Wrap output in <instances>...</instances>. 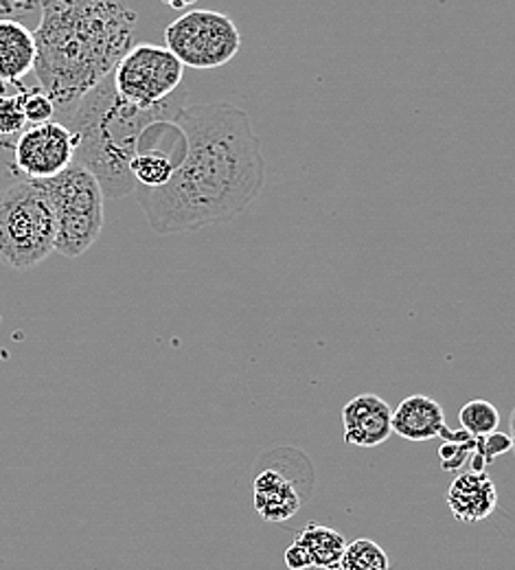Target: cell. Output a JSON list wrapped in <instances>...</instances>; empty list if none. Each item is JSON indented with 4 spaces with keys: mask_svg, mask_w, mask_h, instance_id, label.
Instances as JSON below:
<instances>
[{
    "mask_svg": "<svg viewBox=\"0 0 515 570\" xmlns=\"http://www.w3.org/2000/svg\"><path fill=\"white\" fill-rule=\"evenodd\" d=\"M185 151L165 187H137L135 198L158 235L196 233L244 214L266 187V156L246 110L185 104L174 119Z\"/></svg>",
    "mask_w": 515,
    "mask_h": 570,
    "instance_id": "1",
    "label": "cell"
},
{
    "mask_svg": "<svg viewBox=\"0 0 515 570\" xmlns=\"http://www.w3.org/2000/svg\"><path fill=\"white\" fill-rule=\"evenodd\" d=\"M137 11L128 0H40L36 77L56 108L73 112L137 45Z\"/></svg>",
    "mask_w": 515,
    "mask_h": 570,
    "instance_id": "2",
    "label": "cell"
},
{
    "mask_svg": "<svg viewBox=\"0 0 515 570\" xmlns=\"http://www.w3.org/2000/svg\"><path fill=\"white\" fill-rule=\"evenodd\" d=\"M185 104L187 92H174L153 108H139L117 92L112 75L106 77L81 97L69 115L75 165L99 180L106 198L135 196L139 185L132 176V160L139 142L153 124L174 121Z\"/></svg>",
    "mask_w": 515,
    "mask_h": 570,
    "instance_id": "3",
    "label": "cell"
},
{
    "mask_svg": "<svg viewBox=\"0 0 515 570\" xmlns=\"http://www.w3.org/2000/svg\"><path fill=\"white\" fill-rule=\"evenodd\" d=\"M58 219L44 180H20L0 191V262L29 271L56 250Z\"/></svg>",
    "mask_w": 515,
    "mask_h": 570,
    "instance_id": "4",
    "label": "cell"
},
{
    "mask_svg": "<svg viewBox=\"0 0 515 570\" xmlns=\"http://www.w3.org/2000/svg\"><path fill=\"white\" fill-rule=\"evenodd\" d=\"M44 183L58 219L56 253L77 259L90 250L101 235L106 205L103 189L88 169L75 163L67 171Z\"/></svg>",
    "mask_w": 515,
    "mask_h": 570,
    "instance_id": "5",
    "label": "cell"
},
{
    "mask_svg": "<svg viewBox=\"0 0 515 570\" xmlns=\"http://www.w3.org/2000/svg\"><path fill=\"white\" fill-rule=\"evenodd\" d=\"M165 47L182 67L209 71L228 65L241 49L232 18L214 9H191L165 29Z\"/></svg>",
    "mask_w": 515,
    "mask_h": 570,
    "instance_id": "6",
    "label": "cell"
},
{
    "mask_svg": "<svg viewBox=\"0 0 515 570\" xmlns=\"http://www.w3.org/2000/svg\"><path fill=\"white\" fill-rule=\"evenodd\" d=\"M182 75V62L167 47L139 42L117 65L112 81L126 101L153 108L178 92Z\"/></svg>",
    "mask_w": 515,
    "mask_h": 570,
    "instance_id": "7",
    "label": "cell"
},
{
    "mask_svg": "<svg viewBox=\"0 0 515 570\" xmlns=\"http://www.w3.org/2000/svg\"><path fill=\"white\" fill-rule=\"evenodd\" d=\"M73 160V132L58 121L27 126L13 145V163L27 180H51L67 171Z\"/></svg>",
    "mask_w": 515,
    "mask_h": 570,
    "instance_id": "8",
    "label": "cell"
},
{
    "mask_svg": "<svg viewBox=\"0 0 515 570\" xmlns=\"http://www.w3.org/2000/svg\"><path fill=\"white\" fill-rule=\"evenodd\" d=\"M345 443L354 448H375L393 434V409L375 393H363L343 409Z\"/></svg>",
    "mask_w": 515,
    "mask_h": 570,
    "instance_id": "9",
    "label": "cell"
},
{
    "mask_svg": "<svg viewBox=\"0 0 515 570\" xmlns=\"http://www.w3.org/2000/svg\"><path fill=\"white\" fill-rule=\"evenodd\" d=\"M447 507L458 522H483L498 509V492L487 472H463L447 490Z\"/></svg>",
    "mask_w": 515,
    "mask_h": 570,
    "instance_id": "10",
    "label": "cell"
},
{
    "mask_svg": "<svg viewBox=\"0 0 515 570\" xmlns=\"http://www.w3.org/2000/svg\"><path fill=\"white\" fill-rule=\"evenodd\" d=\"M36 38L22 20L0 16V83H20L36 67Z\"/></svg>",
    "mask_w": 515,
    "mask_h": 570,
    "instance_id": "11",
    "label": "cell"
},
{
    "mask_svg": "<svg viewBox=\"0 0 515 570\" xmlns=\"http://www.w3.org/2000/svg\"><path fill=\"white\" fill-rule=\"evenodd\" d=\"M445 413L442 404L428 395H408L393 411V434L406 441H430L443 432Z\"/></svg>",
    "mask_w": 515,
    "mask_h": 570,
    "instance_id": "12",
    "label": "cell"
},
{
    "mask_svg": "<svg viewBox=\"0 0 515 570\" xmlns=\"http://www.w3.org/2000/svg\"><path fill=\"white\" fill-rule=\"evenodd\" d=\"M255 509L266 522H286L303 504L295 483L279 470H264L252 483Z\"/></svg>",
    "mask_w": 515,
    "mask_h": 570,
    "instance_id": "13",
    "label": "cell"
},
{
    "mask_svg": "<svg viewBox=\"0 0 515 570\" xmlns=\"http://www.w3.org/2000/svg\"><path fill=\"white\" fill-rule=\"evenodd\" d=\"M158 139H160L158 124H153L143 135V139L139 142V151L132 160V176H135L137 185L146 187V189L165 187L171 180V176L180 163V158H174L171 151H165L158 147Z\"/></svg>",
    "mask_w": 515,
    "mask_h": 570,
    "instance_id": "14",
    "label": "cell"
},
{
    "mask_svg": "<svg viewBox=\"0 0 515 570\" xmlns=\"http://www.w3.org/2000/svg\"><path fill=\"white\" fill-rule=\"evenodd\" d=\"M295 542L305 549L311 569L318 570H338L347 549V542L338 531L320 524H307L300 529Z\"/></svg>",
    "mask_w": 515,
    "mask_h": 570,
    "instance_id": "15",
    "label": "cell"
},
{
    "mask_svg": "<svg viewBox=\"0 0 515 570\" xmlns=\"http://www.w3.org/2000/svg\"><path fill=\"white\" fill-rule=\"evenodd\" d=\"M442 439H445V443H442L439 448V461H442V468L445 472H458L474 454V450L478 448V439H474L467 430H449V428H443Z\"/></svg>",
    "mask_w": 515,
    "mask_h": 570,
    "instance_id": "16",
    "label": "cell"
},
{
    "mask_svg": "<svg viewBox=\"0 0 515 570\" xmlns=\"http://www.w3.org/2000/svg\"><path fill=\"white\" fill-rule=\"evenodd\" d=\"M460 428L467 430L474 439H483L501 426L498 409L487 400H472L458 411Z\"/></svg>",
    "mask_w": 515,
    "mask_h": 570,
    "instance_id": "17",
    "label": "cell"
},
{
    "mask_svg": "<svg viewBox=\"0 0 515 570\" xmlns=\"http://www.w3.org/2000/svg\"><path fill=\"white\" fill-rule=\"evenodd\" d=\"M338 570H390L386 551L367 538L347 544Z\"/></svg>",
    "mask_w": 515,
    "mask_h": 570,
    "instance_id": "18",
    "label": "cell"
},
{
    "mask_svg": "<svg viewBox=\"0 0 515 570\" xmlns=\"http://www.w3.org/2000/svg\"><path fill=\"white\" fill-rule=\"evenodd\" d=\"M27 115L22 106V92L0 97V145L13 147L18 137L27 130Z\"/></svg>",
    "mask_w": 515,
    "mask_h": 570,
    "instance_id": "19",
    "label": "cell"
},
{
    "mask_svg": "<svg viewBox=\"0 0 515 570\" xmlns=\"http://www.w3.org/2000/svg\"><path fill=\"white\" fill-rule=\"evenodd\" d=\"M514 450V441L509 434L496 430L483 439H478V448L472 454V472H485V468L501 454H507Z\"/></svg>",
    "mask_w": 515,
    "mask_h": 570,
    "instance_id": "20",
    "label": "cell"
},
{
    "mask_svg": "<svg viewBox=\"0 0 515 570\" xmlns=\"http://www.w3.org/2000/svg\"><path fill=\"white\" fill-rule=\"evenodd\" d=\"M22 92V106L27 115L29 126H42L53 121L56 115V104L53 99L42 90V88H31V90H20Z\"/></svg>",
    "mask_w": 515,
    "mask_h": 570,
    "instance_id": "21",
    "label": "cell"
},
{
    "mask_svg": "<svg viewBox=\"0 0 515 570\" xmlns=\"http://www.w3.org/2000/svg\"><path fill=\"white\" fill-rule=\"evenodd\" d=\"M284 562H286V567L290 570L311 569V562H309V558H307L305 549H303L298 542H293V547H290V549H286Z\"/></svg>",
    "mask_w": 515,
    "mask_h": 570,
    "instance_id": "22",
    "label": "cell"
},
{
    "mask_svg": "<svg viewBox=\"0 0 515 570\" xmlns=\"http://www.w3.org/2000/svg\"><path fill=\"white\" fill-rule=\"evenodd\" d=\"M162 2H167V4L174 7V9H185V7H191V4L198 2V0H162Z\"/></svg>",
    "mask_w": 515,
    "mask_h": 570,
    "instance_id": "23",
    "label": "cell"
},
{
    "mask_svg": "<svg viewBox=\"0 0 515 570\" xmlns=\"http://www.w3.org/2000/svg\"><path fill=\"white\" fill-rule=\"evenodd\" d=\"M509 436H512V441H514V454H515V406L514 411H512V420H509Z\"/></svg>",
    "mask_w": 515,
    "mask_h": 570,
    "instance_id": "24",
    "label": "cell"
}]
</instances>
